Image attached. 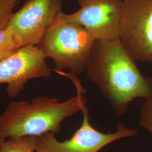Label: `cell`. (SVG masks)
I'll return each mask as SVG.
<instances>
[{
  "label": "cell",
  "instance_id": "1",
  "mask_svg": "<svg viewBox=\"0 0 152 152\" xmlns=\"http://www.w3.org/2000/svg\"><path fill=\"white\" fill-rule=\"evenodd\" d=\"M119 38L95 41L86 71L88 78L108 100L117 117L136 98L152 96V79L142 75Z\"/></svg>",
  "mask_w": 152,
  "mask_h": 152
},
{
  "label": "cell",
  "instance_id": "2",
  "mask_svg": "<svg viewBox=\"0 0 152 152\" xmlns=\"http://www.w3.org/2000/svg\"><path fill=\"white\" fill-rule=\"evenodd\" d=\"M73 83L77 94L63 102L47 96L34 98L31 102H10L0 115V135L7 139L59 132L63 120L86 106L84 88L78 80Z\"/></svg>",
  "mask_w": 152,
  "mask_h": 152
},
{
  "label": "cell",
  "instance_id": "3",
  "mask_svg": "<svg viewBox=\"0 0 152 152\" xmlns=\"http://www.w3.org/2000/svg\"><path fill=\"white\" fill-rule=\"evenodd\" d=\"M61 14L37 46L46 58L53 60L54 71L69 69L79 75L86 70L95 39L86 28L63 19Z\"/></svg>",
  "mask_w": 152,
  "mask_h": 152
},
{
  "label": "cell",
  "instance_id": "4",
  "mask_svg": "<svg viewBox=\"0 0 152 152\" xmlns=\"http://www.w3.org/2000/svg\"><path fill=\"white\" fill-rule=\"evenodd\" d=\"M119 39L135 60L152 63V0H124Z\"/></svg>",
  "mask_w": 152,
  "mask_h": 152
},
{
  "label": "cell",
  "instance_id": "5",
  "mask_svg": "<svg viewBox=\"0 0 152 152\" xmlns=\"http://www.w3.org/2000/svg\"><path fill=\"white\" fill-rule=\"evenodd\" d=\"M61 9V0H27L7 24L19 47L37 46Z\"/></svg>",
  "mask_w": 152,
  "mask_h": 152
},
{
  "label": "cell",
  "instance_id": "6",
  "mask_svg": "<svg viewBox=\"0 0 152 152\" xmlns=\"http://www.w3.org/2000/svg\"><path fill=\"white\" fill-rule=\"evenodd\" d=\"M82 112L81 126L68 140L58 141L54 132L36 137L37 152H98L112 142L124 137L135 136L137 132L128 129L121 124L113 133L105 134L95 129L89 122L88 109L85 106Z\"/></svg>",
  "mask_w": 152,
  "mask_h": 152
},
{
  "label": "cell",
  "instance_id": "7",
  "mask_svg": "<svg viewBox=\"0 0 152 152\" xmlns=\"http://www.w3.org/2000/svg\"><path fill=\"white\" fill-rule=\"evenodd\" d=\"M80 9L61 17L86 28L95 40L119 38L124 0H77Z\"/></svg>",
  "mask_w": 152,
  "mask_h": 152
},
{
  "label": "cell",
  "instance_id": "8",
  "mask_svg": "<svg viewBox=\"0 0 152 152\" xmlns=\"http://www.w3.org/2000/svg\"><path fill=\"white\" fill-rule=\"evenodd\" d=\"M38 46H26L16 50L0 60V84H7L6 91L15 98L33 78H49L53 70Z\"/></svg>",
  "mask_w": 152,
  "mask_h": 152
},
{
  "label": "cell",
  "instance_id": "9",
  "mask_svg": "<svg viewBox=\"0 0 152 152\" xmlns=\"http://www.w3.org/2000/svg\"><path fill=\"white\" fill-rule=\"evenodd\" d=\"M36 136L9 137L0 147V152H34L36 150Z\"/></svg>",
  "mask_w": 152,
  "mask_h": 152
},
{
  "label": "cell",
  "instance_id": "10",
  "mask_svg": "<svg viewBox=\"0 0 152 152\" xmlns=\"http://www.w3.org/2000/svg\"><path fill=\"white\" fill-rule=\"evenodd\" d=\"M20 48L11 29L7 26L0 29V60L4 59Z\"/></svg>",
  "mask_w": 152,
  "mask_h": 152
},
{
  "label": "cell",
  "instance_id": "11",
  "mask_svg": "<svg viewBox=\"0 0 152 152\" xmlns=\"http://www.w3.org/2000/svg\"><path fill=\"white\" fill-rule=\"evenodd\" d=\"M21 0H0V29L7 26L14 9Z\"/></svg>",
  "mask_w": 152,
  "mask_h": 152
},
{
  "label": "cell",
  "instance_id": "12",
  "mask_svg": "<svg viewBox=\"0 0 152 152\" xmlns=\"http://www.w3.org/2000/svg\"><path fill=\"white\" fill-rule=\"evenodd\" d=\"M140 125L152 134V96L145 98L142 105Z\"/></svg>",
  "mask_w": 152,
  "mask_h": 152
},
{
  "label": "cell",
  "instance_id": "13",
  "mask_svg": "<svg viewBox=\"0 0 152 152\" xmlns=\"http://www.w3.org/2000/svg\"><path fill=\"white\" fill-rule=\"evenodd\" d=\"M6 139L4 137H3V136H1V135H0V147H1L2 144H3V142L5 141Z\"/></svg>",
  "mask_w": 152,
  "mask_h": 152
},
{
  "label": "cell",
  "instance_id": "14",
  "mask_svg": "<svg viewBox=\"0 0 152 152\" xmlns=\"http://www.w3.org/2000/svg\"></svg>",
  "mask_w": 152,
  "mask_h": 152
},
{
  "label": "cell",
  "instance_id": "15",
  "mask_svg": "<svg viewBox=\"0 0 152 152\" xmlns=\"http://www.w3.org/2000/svg\"></svg>",
  "mask_w": 152,
  "mask_h": 152
}]
</instances>
